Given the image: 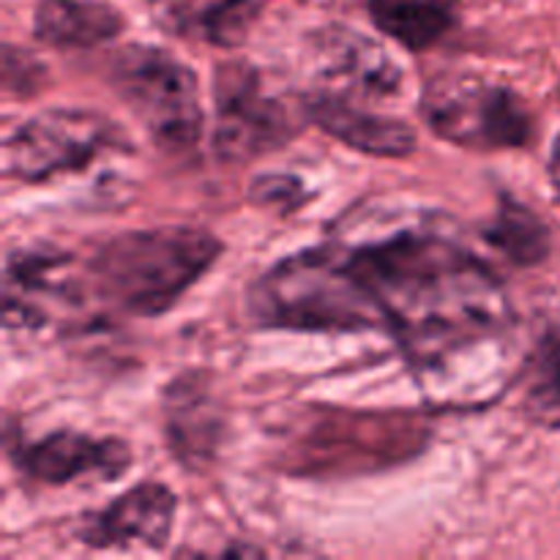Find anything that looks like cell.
<instances>
[{"label": "cell", "instance_id": "cell-11", "mask_svg": "<svg viewBox=\"0 0 560 560\" xmlns=\"http://www.w3.org/2000/svg\"><path fill=\"white\" fill-rule=\"evenodd\" d=\"M306 115L355 151L372 153V156H408L416 148V135L405 120L388 118L375 113L361 102L334 96V93L317 91L306 96Z\"/></svg>", "mask_w": 560, "mask_h": 560}, {"label": "cell", "instance_id": "cell-12", "mask_svg": "<svg viewBox=\"0 0 560 560\" xmlns=\"http://www.w3.org/2000/svg\"><path fill=\"white\" fill-rule=\"evenodd\" d=\"M164 416H167L170 446L180 463L200 468L206 459H211L222 432V413L211 386L202 383V375L191 372L170 386Z\"/></svg>", "mask_w": 560, "mask_h": 560}, {"label": "cell", "instance_id": "cell-1", "mask_svg": "<svg viewBox=\"0 0 560 560\" xmlns=\"http://www.w3.org/2000/svg\"><path fill=\"white\" fill-rule=\"evenodd\" d=\"M427 399L476 408L523 375L517 317L487 262L438 233L350 249Z\"/></svg>", "mask_w": 560, "mask_h": 560}, {"label": "cell", "instance_id": "cell-14", "mask_svg": "<svg viewBox=\"0 0 560 560\" xmlns=\"http://www.w3.org/2000/svg\"><path fill=\"white\" fill-rule=\"evenodd\" d=\"M33 31L52 47L85 49L118 36L124 16L102 0H38Z\"/></svg>", "mask_w": 560, "mask_h": 560}, {"label": "cell", "instance_id": "cell-7", "mask_svg": "<svg viewBox=\"0 0 560 560\" xmlns=\"http://www.w3.org/2000/svg\"><path fill=\"white\" fill-rule=\"evenodd\" d=\"M126 145L113 120L85 109H47L5 140V173L25 184L88 167L98 153Z\"/></svg>", "mask_w": 560, "mask_h": 560}, {"label": "cell", "instance_id": "cell-15", "mask_svg": "<svg viewBox=\"0 0 560 560\" xmlns=\"http://www.w3.org/2000/svg\"><path fill=\"white\" fill-rule=\"evenodd\" d=\"M372 20L402 47L430 49L457 25V0H366Z\"/></svg>", "mask_w": 560, "mask_h": 560}, {"label": "cell", "instance_id": "cell-10", "mask_svg": "<svg viewBox=\"0 0 560 560\" xmlns=\"http://www.w3.org/2000/svg\"><path fill=\"white\" fill-rule=\"evenodd\" d=\"M175 520V495L164 485H137L96 514H88L82 541L91 547H164Z\"/></svg>", "mask_w": 560, "mask_h": 560}, {"label": "cell", "instance_id": "cell-9", "mask_svg": "<svg viewBox=\"0 0 560 560\" xmlns=\"http://www.w3.org/2000/svg\"><path fill=\"white\" fill-rule=\"evenodd\" d=\"M16 463L31 479L44 485H69V481L88 479H118L131 463V454L126 443L107 438L80 435V432H52L44 441L27 443L14 452Z\"/></svg>", "mask_w": 560, "mask_h": 560}, {"label": "cell", "instance_id": "cell-8", "mask_svg": "<svg viewBox=\"0 0 560 560\" xmlns=\"http://www.w3.org/2000/svg\"><path fill=\"white\" fill-rule=\"evenodd\" d=\"M312 66L326 82V93L350 102L394 96L402 85V69L386 47L350 27H326L317 33L312 38Z\"/></svg>", "mask_w": 560, "mask_h": 560}, {"label": "cell", "instance_id": "cell-6", "mask_svg": "<svg viewBox=\"0 0 560 560\" xmlns=\"http://www.w3.org/2000/svg\"><path fill=\"white\" fill-rule=\"evenodd\" d=\"M213 96H217L213 153L224 164H244L260 153L277 151L299 131L288 104L273 96L260 71L244 60L219 66Z\"/></svg>", "mask_w": 560, "mask_h": 560}, {"label": "cell", "instance_id": "cell-16", "mask_svg": "<svg viewBox=\"0 0 560 560\" xmlns=\"http://www.w3.org/2000/svg\"><path fill=\"white\" fill-rule=\"evenodd\" d=\"M485 238L517 266H536L547 260L552 249L550 228L528 206L506 195L501 197L495 219L487 224Z\"/></svg>", "mask_w": 560, "mask_h": 560}, {"label": "cell", "instance_id": "cell-3", "mask_svg": "<svg viewBox=\"0 0 560 560\" xmlns=\"http://www.w3.org/2000/svg\"><path fill=\"white\" fill-rule=\"evenodd\" d=\"M219 252L222 244L206 230H137L98 249L91 279L102 299L118 310L162 315L217 262Z\"/></svg>", "mask_w": 560, "mask_h": 560}, {"label": "cell", "instance_id": "cell-5", "mask_svg": "<svg viewBox=\"0 0 560 560\" xmlns=\"http://www.w3.org/2000/svg\"><path fill=\"white\" fill-rule=\"evenodd\" d=\"M421 115L435 135L465 148L501 151L534 140V115L503 82L479 74H441L424 88Z\"/></svg>", "mask_w": 560, "mask_h": 560}, {"label": "cell", "instance_id": "cell-4", "mask_svg": "<svg viewBox=\"0 0 560 560\" xmlns=\"http://www.w3.org/2000/svg\"><path fill=\"white\" fill-rule=\"evenodd\" d=\"M109 82L156 145L170 153L197 145L202 131L197 80L167 49L145 44L118 49L109 66Z\"/></svg>", "mask_w": 560, "mask_h": 560}, {"label": "cell", "instance_id": "cell-13", "mask_svg": "<svg viewBox=\"0 0 560 560\" xmlns=\"http://www.w3.org/2000/svg\"><path fill=\"white\" fill-rule=\"evenodd\" d=\"M266 0H153L167 31L213 47H238Z\"/></svg>", "mask_w": 560, "mask_h": 560}, {"label": "cell", "instance_id": "cell-18", "mask_svg": "<svg viewBox=\"0 0 560 560\" xmlns=\"http://www.w3.org/2000/svg\"><path fill=\"white\" fill-rule=\"evenodd\" d=\"M550 178H552V186H556V191H558V197H560V137L556 140V148H552Z\"/></svg>", "mask_w": 560, "mask_h": 560}, {"label": "cell", "instance_id": "cell-2", "mask_svg": "<svg viewBox=\"0 0 560 560\" xmlns=\"http://www.w3.org/2000/svg\"><path fill=\"white\" fill-rule=\"evenodd\" d=\"M252 312L266 326L299 331H386V315L355 271L350 249L328 246L288 257L252 290Z\"/></svg>", "mask_w": 560, "mask_h": 560}, {"label": "cell", "instance_id": "cell-17", "mask_svg": "<svg viewBox=\"0 0 560 560\" xmlns=\"http://www.w3.org/2000/svg\"><path fill=\"white\" fill-rule=\"evenodd\" d=\"M525 410L536 424L560 430V326H550L523 366Z\"/></svg>", "mask_w": 560, "mask_h": 560}]
</instances>
